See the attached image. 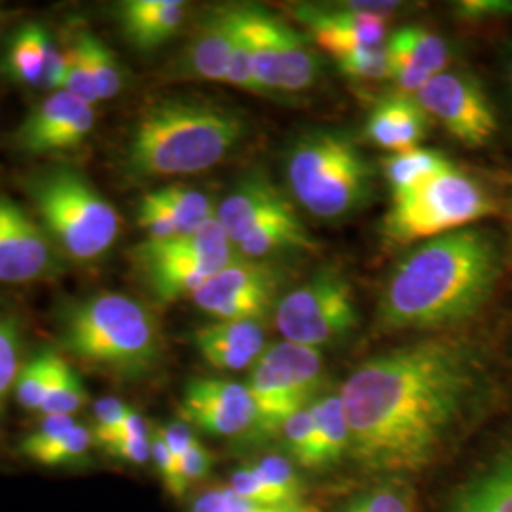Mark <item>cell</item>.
Masks as SVG:
<instances>
[{"label":"cell","mask_w":512,"mask_h":512,"mask_svg":"<svg viewBox=\"0 0 512 512\" xmlns=\"http://www.w3.org/2000/svg\"><path fill=\"white\" fill-rule=\"evenodd\" d=\"M499 205L486 184L456 165L440 171L412 192L391 200L382 236L393 245H412L469 228L488 219Z\"/></svg>","instance_id":"6"},{"label":"cell","mask_w":512,"mask_h":512,"mask_svg":"<svg viewBox=\"0 0 512 512\" xmlns=\"http://www.w3.org/2000/svg\"><path fill=\"white\" fill-rule=\"evenodd\" d=\"M389 59L403 61L423 73L437 76L452 61L450 44L425 27H403L385 42Z\"/></svg>","instance_id":"24"},{"label":"cell","mask_w":512,"mask_h":512,"mask_svg":"<svg viewBox=\"0 0 512 512\" xmlns=\"http://www.w3.org/2000/svg\"><path fill=\"white\" fill-rule=\"evenodd\" d=\"M494 395L488 357L471 338L439 334L387 349L340 387L349 456L372 475L423 473L484 418Z\"/></svg>","instance_id":"1"},{"label":"cell","mask_w":512,"mask_h":512,"mask_svg":"<svg viewBox=\"0 0 512 512\" xmlns=\"http://www.w3.org/2000/svg\"><path fill=\"white\" fill-rule=\"evenodd\" d=\"M203 361L222 372L253 368L266 351V332L258 321H215L194 332Z\"/></svg>","instance_id":"16"},{"label":"cell","mask_w":512,"mask_h":512,"mask_svg":"<svg viewBox=\"0 0 512 512\" xmlns=\"http://www.w3.org/2000/svg\"><path fill=\"white\" fill-rule=\"evenodd\" d=\"M450 158L435 148H408L391 152L382 162L385 183L389 186L391 200L412 192L420 184L427 183L440 171L452 167Z\"/></svg>","instance_id":"23"},{"label":"cell","mask_w":512,"mask_h":512,"mask_svg":"<svg viewBox=\"0 0 512 512\" xmlns=\"http://www.w3.org/2000/svg\"><path fill=\"white\" fill-rule=\"evenodd\" d=\"M342 512H418V499L404 478L389 476L355 495Z\"/></svg>","instance_id":"29"},{"label":"cell","mask_w":512,"mask_h":512,"mask_svg":"<svg viewBox=\"0 0 512 512\" xmlns=\"http://www.w3.org/2000/svg\"><path fill=\"white\" fill-rule=\"evenodd\" d=\"M323 380V355L319 349L279 342L268 346L251 368L249 393L256 408L253 437H277L285 421L308 408Z\"/></svg>","instance_id":"8"},{"label":"cell","mask_w":512,"mask_h":512,"mask_svg":"<svg viewBox=\"0 0 512 512\" xmlns=\"http://www.w3.org/2000/svg\"><path fill=\"white\" fill-rule=\"evenodd\" d=\"M234 40V4L213 6L203 14L186 50V69L194 76L226 82Z\"/></svg>","instance_id":"17"},{"label":"cell","mask_w":512,"mask_h":512,"mask_svg":"<svg viewBox=\"0 0 512 512\" xmlns=\"http://www.w3.org/2000/svg\"><path fill=\"white\" fill-rule=\"evenodd\" d=\"M293 215L296 211L291 202L260 171L241 179L217 209L220 228L234 249L260 228Z\"/></svg>","instance_id":"15"},{"label":"cell","mask_w":512,"mask_h":512,"mask_svg":"<svg viewBox=\"0 0 512 512\" xmlns=\"http://www.w3.org/2000/svg\"><path fill=\"white\" fill-rule=\"evenodd\" d=\"M188 512H321L310 501L287 505H262L236 494L228 484L209 486L190 501Z\"/></svg>","instance_id":"28"},{"label":"cell","mask_w":512,"mask_h":512,"mask_svg":"<svg viewBox=\"0 0 512 512\" xmlns=\"http://www.w3.org/2000/svg\"><path fill=\"white\" fill-rule=\"evenodd\" d=\"M456 14L467 23L507 18L512 14L511 0H463L456 4Z\"/></svg>","instance_id":"44"},{"label":"cell","mask_w":512,"mask_h":512,"mask_svg":"<svg viewBox=\"0 0 512 512\" xmlns=\"http://www.w3.org/2000/svg\"><path fill=\"white\" fill-rule=\"evenodd\" d=\"M92 444V429L74 416H44L37 429L21 440L19 452L42 467H65L86 458Z\"/></svg>","instance_id":"20"},{"label":"cell","mask_w":512,"mask_h":512,"mask_svg":"<svg viewBox=\"0 0 512 512\" xmlns=\"http://www.w3.org/2000/svg\"><path fill=\"white\" fill-rule=\"evenodd\" d=\"M54 42L46 29L29 23L19 29L8 50V69L12 76L27 86H42L48 65V55Z\"/></svg>","instance_id":"26"},{"label":"cell","mask_w":512,"mask_h":512,"mask_svg":"<svg viewBox=\"0 0 512 512\" xmlns=\"http://www.w3.org/2000/svg\"><path fill=\"white\" fill-rule=\"evenodd\" d=\"M184 14L186 4L181 0H129L120 8V21L129 42L150 52L179 31Z\"/></svg>","instance_id":"21"},{"label":"cell","mask_w":512,"mask_h":512,"mask_svg":"<svg viewBox=\"0 0 512 512\" xmlns=\"http://www.w3.org/2000/svg\"><path fill=\"white\" fill-rule=\"evenodd\" d=\"M160 435L164 437L165 444L169 446V450L173 452V456L179 459L198 442V437L194 435V429L186 423V421H173L165 427H158Z\"/></svg>","instance_id":"46"},{"label":"cell","mask_w":512,"mask_h":512,"mask_svg":"<svg viewBox=\"0 0 512 512\" xmlns=\"http://www.w3.org/2000/svg\"><path fill=\"white\" fill-rule=\"evenodd\" d=\"M310 412L315 427V471H321L349 454L348 416L340 393L317 397Z\"/></svg>","instance_id":"22"},{"label":"cell","mask_w":512,"mask_h":512,"mask_svg":"<svg viewBox=\"0 0 512 512\" xmlns=\"http://www.w3.org/2000/svg\"><path fill=\"white\" fill-rule=\"evenodd\" d=\"M150 442L152 431L147 420L139 412L129 410L128 418L124 421L118 437L105 454L133 467H145L150 461Z\"/></svg>","instance_id":"32"},{"label":"cell","mask_w":512,"mask_h":512,"mask_svg":"<svg viewBox=\"0 0 512 512\" xmlns=\"http://www.w3.org/2000/svg\"><path fill=\"white\" fill-rule=\"evenodd\" d=\"M50 236L18 203L0 196V281L29 283L52 266Z\"/></svg>","instance_id":"14"},{"label":"cell","mask_w":512,"mask_h":512,"mask_svg":"<svg viewBox=\"0 0 512 512\" xmlns=\"http://www.w3.org/2000/svg\"><path fill=\"white\" fill-rule=\"evenodd\" d=\"M427 118L416 97L393 93L370 112L365 126L366 141L389 152L416 148L427 135Z\"/></svg>","instance_id":"18"},{"label":"cell","mask_w":512,"mask_h":512,"mask_svg":"<svg viewBox=\"0 0 512 512\" xmlns=\"http://www.w3.org/2000/svg\"><path fill=\"white\" fill-rule=\"evenodd\" d=\"M275 327L287 342L319 349L344 340L359 327L348 277L336 268L311 275L275 306Z\"/></svg>","instance_id":"9"},{"label":"cell","mask_w":512,"mask_h":512,"mask_svg":"<svg viewBox=\"0 0 512 512\" xmlns=\"http://www.w3.org/2000/svg\"><path fill=\"white\" fill-rule=\"evenodd\" d=\"M65 359L55 355L54 351L46 349L33 357L27 365L21 366L16 380V399L19 406L25 410L40 412L50 387L54 384L55 374Z\"/></svg>","instance_id":"30"},{"label":"cell","mask_w":512,"mask_h":512,"mask_svg":"<svg viewBox=\"0 0 512 512\" xmlns=\"http://www.w3.org/2000/svg\"><path fill=\"white\" fill-rule=\"evenodd\" d=\"M283 272L274 262L236 256L209 277L192 302L217 321H258L277 304ZM279 302V300H277Z\"/></svg>","instance_id":"11"},{"label":"cell","mask_w":512,"mask_h":512,"mask_svg":"<svg viewBox=\"0 0 512 512\" xmlns=\"http://www.w3.org/2000/svg\"><path fill=\"white\" fill-rule=\"evenodd\" d=\"M226 82L236 86L243 92L264 95L256 84L255 73H253V57H251V44L245 31L241 4H234V40H232V57Z\"/></svg>","instance_id":"35"},{"label":"cell","mask_w":512,"mask_h":512,"mask_svg":"<svg viewBox=\"0 0 512 512\" xmlns=\"http://www.w3.org/2000/svg\"><path fill=\"white\" fill-rule=\"evenodd\" d=\"M285 177L294 200L321 220L357 213L374 190L372 165L342 129L300 133L287 150Z\"/></svg>","instance_id":"5"},{"label":"cell","mask_w":512,"mask_h":512,"mask_svg":"<svg viewBox=\"0 0 512 512\" xmlns=\"http://www.w3.org/2000/svg\"><path fill=\"white\" fill-rule=\"evenodd\" d=\"M338 69L351 82H380L389 78L387 46L359 50L338 59Z\"/></svg>","instance_id":"38"},{"label":"cell","mask_w":512,"mask_h":512,"mask_svg":"<svg viewBox=\"0 0 512 512\" xmlns=\"http://www.w3.org/2000/svg\"><path fill=\"white\" fill-rule=\"evenodd\" d=\"M82 105H86V103H82L80 99H76L74 95L65 90L52 93L21 124L18 135H16L18 147L23 148L25 152L44 154V147H46L48 139L54 135L57 126L61 122H65Z\"/></svg>","instance_id":"25"},{"label":"cell","mask_w":512,"mask_h":512,"mask_svg":"<svg viewBox=\"0 0 512 512\" xmlns=\"http://www.w3.org/2000/svg\"><path fill=\"white\" fill-rule=\"evenodd\" d=\"M448 512H512V437L459 488Z\"/></svg>","instance_id":"19"},{"label":"cell","mask_w":512,"mask_h":512,"mask_svg":"<svg viewBox=\"0 0 512 512\" xmlns=\"http://www.w3.org/2000/svg\"><path fill=\"white\" fill-rule=\"evenodd\" d=\"M139 226L147 232L148 241H167L179 236L173 220L150 194L139 203Z\"/></svg>","instance_id":"43"},{"label":"cell","mask_w":512,"mask_h":512,"mask_svg":"<svg viewBox=\"0 0 512 512\" xmlns=\"http://www.w3.org/2000/svg\"><path fill=\"white\" fill-rule=\"evenodd\" d=\"M181 420L219 439L253 437L256 408L247 385L224 378H196L184 385Z\"/></svg>","instance_id":"12"},{"label":"cell","mask_w":512,"mask_h":512,"mask_svg":"<svg viewBox=\"0 0 512 512\" xmlns=\"http://www.w3.org/2000/svg\"><path fill=\"white\" fill-rule=\"evenodd\" d=\"M256 475L260 476L283 503H302L306 499V488L296 473L293 459L283 456H266L251 463Z\"/></svg>","instance_id":"34"},{"label":"cell","mask_w":512,"mask_h":512,"mask_svg":"<svg viewBox=\"0 0 512 512\" xmlns=\"http://www.w3.org/2000/svg\"><path fill=\"white\" fill-rule=\"evenodd\" d=\"M86 401H88V393L80 376L74 372L67 361H63L55 374L54 384L40 406V414L42 416H74Z\"/></svg>","instance_id":"33"},{"label":"cell","mask_w":512,"mask_h":512,"mask_svg":"<svg viewBox=\"0 0 512 512\" xmlns=\"http://www.w3.org/2000/svg\"><path fill=\"white\" fill-rule=\"evenodd\" d=\"M294 18L308 27L315 46L336 59L385 44V19L363 14L355 2L296 4Z\"/></svg>","instance_id":"13"},{"label":"cell","mask_w":512,"mask_h":512,"mask_svg":"<svg viewBox=\"0 0 512 512\" xmlns=\"http://www.w3.org/2000/svg\"><path fill=\"white\" fill-rule=\"evenodd\" d=\"M150 196L160 203L169 219L173 220L179 236L192 234L217 217L213 202L203 192L190 186L169 184L150 192Z\"/></svg>","instance_id":"27"},{"label":"cell","mask_w":512,"mask_h":512,"mask_svg":"<svg viewBox=\"0 0 512 512\" xmlns=\"http://www.w3.org/2000/svg\"><path fill=\"white\" fill-rule=\"evenodd\" d=\"M150 461L154 463L158 475L164 482V488L167 494L173 497H184L188 494L184 490L181 473H179V461L173 456V452L169 450V446L165 444L164 437L160 435V431H152V442H150Z\"/></svg>","instance_id":"41"},{"label":"cell","mask_w":512,"mask_h":512,"mask_svg":"<svg viewBox=\"0 0 512 512\" xmlns=\"http://www.w3.org/2000/svg\"><path fill=\"white\" fill-rule=\"evenodd\" d=\"M245 131L238 110L205 99L167 97L139 116L126 165L139 179L202 173L238 147Z\"/></svg>","instance_id":"3"},{"label":"cell","mask_w":512,"mask_h":512,"mask_svg":"<svg viewBox=\"0 0 512 512\" xmlns=\"http://www.w3.org/2000/svg\"><path fill=\"white\" fill-rule=\"evenodd\" d=\"M228 486L236 492V494L255 501V503H262V505H287L279 499V495L275 494L274 490L256 475L255 469L251 465H243L236 469L230 475V482Z\"/></svg>","instance_id":"42"},{"label":"cell","mask_w":512,"mask_h":512,"mask_svg":"<svg viewBox=\"0 0 512 512\" xmlns=\"http://www.w3.org/2000/svg\"><path fill=\"white\" fill-rule=\"evenodd\" d=\"M129 410L128 404L118 397H103L95 403L92 435L99 450H109L128 418Z\"/></svg>","instance_id":"39"},{"label":"cell","mask_w":512,"mask_h":512,"mask_svg":"<svg viewBox=\"0 0 512 512\" xmlns=\"http://www.w3.org/2000/svg\"><path fill=\"white\" fill-rule=\"evenodd\" d=\"M78 48L82 50V54L86 57L88 69L92 73L93 82H95V90L101 99H112L116 97L122 86H124V78L118 61L114 59V55L109 48L90 33H82L78 35L76 40Z\"/></svg>","instance_id":"31"},{"label":"cell","mask_w":512,"mask_h":512,"mask_svg":"<svg viewBox=\"0 0 512 512\" xmlns=\"http://www.w3.org/2000/svg\"><path fill=\"white\" fill-rule=\"evenodd\" d=\"M21 338L16 321L0 319V420L10 391L16 387L19 370Z\"/></svg>","instance_id":"37"},{"label":"cell","mask_w":512,"mask_h":512,"mask_svg":"<svg viewBox=\"0 0 512 512\" xmlns=\"http://www.w3.org/2000/svg\"><path fill=\"white\" fill-rule=\"evenodd\" d=\"M65 57H67V69H65V80H63L61 90L71 93L82 103L93 107L99 101V95L95 90V82H93L92 73L88 69L86 57L76 42L65 52Z\"/></svg>","instance_id":"40"},{"label":"cell","mask_w":512,"mask_h":512,"mask_svg":"<svg viewBox=\"0 0 512 512\" xmlns=\"http://www.w3.org/2000/svg\"><path fill=\"white\" fill-rule=\"evenodd\" d=\"M503 275V245L494 230L463 228L423 241L393 266L378 300V327L452 329L490 302Z\"/></svg>","instance_id":"2"},{"label":"cell","mask_w":512,"mask_h":512,"mask_svg":"<svg viewBox=\"0 0 512 512\" xmlns=\"http://www.w3.org/2000/svg\"><path fill=\"white\" fill-rule=\"evenodd\" d=\"M211 467H213V458L209 450L198 440L183 458L179 459V473H181L184 490L188 492L194 484L202 482L203 478L209 475Z\"/></svg>","instance_id":"45"},{"label":"cell","mask_w":512,"mask_h":512,"mask_svg":"<svg viewBox=\"0 0 512 512\" xmlns=\"http://www.w3.org/2000/svg\"><path fill=\"white\" fill-rule=\"evenodd\" d=\"M279 437L283 439L285 450L293 458L294 465L315 471V427L310 406L302 408L285 421Z\"/></svg>","instance_id":"36"},{"label":"cell","mask_w":512,"mask_h":512,"mask_svg":"<svg viewBox=\"0 0 512 512\" xmlns=\"http://www.w3.org/2000/svg\"><path fill=\"white\" fill-rule=\"evenodd\" d=\"M414 97L429 118L465 147H488L499 131L494 103L475 74L444 71Z\"/></svg>","instance_id":"10"},{"label":"cell","mask_w":512,"mask_h":512,"mask_svg":"<svg viewBox=\"0 0 512 512\" xmlns=\"http://www.w3.org/2000/svg\"><path fill=\"white\" fill-rule=\"evenodd\" d=\"M61 344L80 363L124 382L152 376L164 359L156 317L122 293L97 294L65 311Z\"/></svg>","instance_id":"4"},{"label":"cell","mask_w":512,"mask_h":512,"mask_svg":"<svg viewBox=\"0 0 512 512\" xmlns=\"http://www.w3.org/2000/svg\"><path fill=\"white\" fill-rule=\"evenodd\" d=\"M507 78H509V88H511L512 93V50L511 55H509V65H507Z\"/></svg>","instance_id":"47"},{"label":"cell","mask_w":512,"mask_h":512,"mask_svg":"<svg viewBox=\"0 0 512 512\" xmlns=\"http://www.w3.org/2000/svg\"><path fill=\"white\" fill-rule=\"evenodd\" d=\"M29 194L46 234L76 260L107 253L118 238L120 217L114 205L74 169L55 167L38 173Z\"/></svg>","instance_id":"7"}]
</instances>
